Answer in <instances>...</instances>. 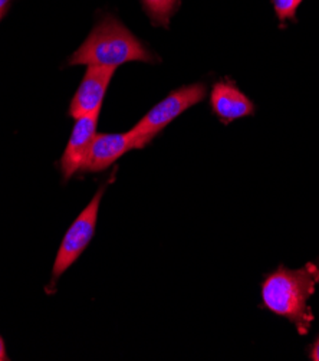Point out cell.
Segmentation results:
<instances>
[{"label": "cell", "instance_id": "1", "mask_svg": "<svg viewBox=\"0 0 319 361\" xmlns=\"http://www.w3.org/2000/svg\"><path fill=\"white\" fill-rule=\"evenodd\" d=\"M319 282V268L306 264L299 269H289L280 265L266 275L262 286V307L275 315L291 321L301 336H306L315 319L309 298Z\"/></svg>", "mask_w": 319, "mask_h": 361}, {"label": "cell", "instance_id": "2", "mask_svg": "<svg viewBox=\"0 0 319 361\" xmlns=\"http://www.w3.org/2000/svg\"><path fill=\"white\" fill-rule=\"evenodd\" d=\"M157 58L115 16L105 15L85 42L70 55L68 65L117 68L127 62H156Z\"/></svg>", "mask_w": 319, "mask_h": 361}, {"label": "cell", "instance_id": "3", "mask_svg": "<svg viewBox=\"0 0 319 361\" xmlns=\"http://www.w3.org/2000/svg\"><path fill=\"white\" fill-rule=\"evenodd\" d=\"M206 95L207 85L203 82L184 85L170 92L130 130L132 149H144L170 123L180 117L193 105L201 102Z\"/></svg>", "mask_w": 319, "mask_h": 361}, {"label": "cell", "instance_id": "4", "mask_svg": "<svg viewBox=\"0 0 319 361\" xmlns=\"http://www.w3.org/2000/svg\"><path fill=\"white\" fill-rule=\"evenodd\" d=\"M104 192H105V188H101L95 193L91 202L87 204V207L80 213L78 218L74 221V224L70 225V228L65 233L54 264L52 285L59 279V276L65 271H68V268L73 267V264L82 255V252L92 240Z\"/></svg>", "mask_w": 319, "mask_h": 361}, {"label": "cell", "instance_id": "5", "mask_svg": "<svg viewBox=\"0 0 319 361\" xmlns=\"http://www.w3.org/2000/svg\"><path fill=\"white\" fill-rule=\"evenodd\" d=\"M117 68L88 65L85 75L69 105V116L75 120L99 113Z\"/></svg>", "mask_w": 319, "mask_h": 361}, {"label": "cell", "instance_id": "6", "mask_svg": "<svg viewBox=\"0 0 319 361\" xmlns=\"http://www.w3.org/2000/svg\"><path fill=\"white\" fill-rule=\"evenodd\" d=\"M211 111L223 124L255 114V104L233 80H220L210 91Z\"/></svg>", "mask_w": 319, "mask_h": 361}, {"label": "cell", "instance_id": "7", "mask_svg": "<svg viewBox=\"0 0 319 361\" xmlns=\"http://www.w3.org/2000/svg\"><path fill=\"white\" fill-rule=\"evenodd\" d=\"M99 114L101 111L77 120L73 134L69 137L68 146L61 159V170L65 180L81 171L89 153L91 144L96 135Z\"/></svg>", "mask_w": 319, "mask_h": 361}, {"label": "cell", "instance_id": "8", "mask_svg": "<svg viewBox=\"0 0 319 361\" xmlns=\"http://www.w3.org/2000/svg\"><path fill=\"white\" fill-rule=\"evenodd\" d=\"M132 149V137L127 133H104L95 135L81 173H99L113 166Z\"/></svg>", "mask_w": 319, "mask_h": 361}, {"label": "cell", "instance_id": "9", "mask_svg": "<svg viewBox=\"0 0 319 361\" xmlns=\"http://www.w3.org/2000/svg\"><path fill=\"white\" fill-rule=\"evenodd\" d=\"M154 26L168 27L171 18L179 11L182 0H139Z\"/></svg>", "mask_w": 319, "mask_h": 361}, {"label": "cell", "instance_id": "10", "mask_svg": "<svg viewBox=\"0 0 319 361\" xmlns=\"http://www.w3.org/2000/svg\"><path fill=\"white\" fill-rule=\"evenodd\" d=\"M273 11L276 13V18L279 20V26L283 29L288 20H292L294 23H298V9L302 5L304 0H270Z\"/></svg>", "mask_w": 319, "mask_h": 361}, {"label": "cell", "instance_id": "11", "mask_svg": "<svg viewBox=\"0 0 319 361\" xmlns=\"http://www.w3.org/2000/svg\"><path fill=\"white\" fill-rule=\"evenodd\" d=\"M309 358H311L312 361H319V336H318V338L315 340V343L312 344V348H311V351H309Z\"/></svg>", "mask_w": 319, "mask_h": 361}, {"label": "cell", "instance_id": "12", "mask_svg": "<svg viewBox=\"0 0 319 361\" xmlns=\"http://www.w3.org/2000/svg\"><path fill=\"white\" fill-rule=\"evenodd\" d=\"M12 2L13 0H0V20H2V18L8 13L9 8L12 6Z\"/></svg>", "mask_w": 319, "mask_h": 361}, {"label": "cell", "instance_id": "13", "mask_svg": "<svg viewBox=\"0 0 319 361\" xmlns=\"http://www.w3.org/2000/svg\"><path fill=\"white\" fill-rule=\"evenodd\" d=\"M8 360V355H6V350H5V343L2 340V337H0V361H5Z\"/></svg>", "mask_w": 319, "mask_h": 361}]
</instances>
